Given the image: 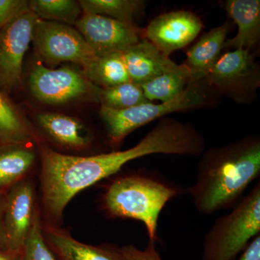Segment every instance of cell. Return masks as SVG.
Segmentation results:
<instances>
[{
	"label": "cell",
	"mask_w": 260,
	"mask_h": 260,
	"mask_svg": "<svg viewBox=\"0 0 260 260\" xmlns=\"http://www.w3.org/2000/svg\"><path fill=\"white\" fill-rule=\"evenodd\" d=\"M202 154L196 180L188 189L195 208L203 215L232 209L259 177V137L246 136Z\"/></svg>",
	"instance_id": "obj_1"
},
{
	"label": "cell",
	"mask_w": 260,
	"mask_h": 260,
	"mask_svg": "<svg viewBox=\"0 0 260 260\" xmlns=\"http://www.w3.org/2000/svg\"><path fill=\"white\" fill-rule=\"evenodd\" d=\"M39 153L41 215L43 223L54 225H59L65 208L78 192L114 175L128 162L142 156L138 145L91 156L64 155L42 145Z\"/></svg>",
	"instance_id": "obj_2"
},
{
	"label": "cell",
	"mask_w": 260,
	"mask_h": 260,
	"mask_svg": "<svg viewBox=\"0 0 260 260\" xmlns=\"http://www.w3.org/2000/svg\"><path fill=\"white\" fill-rule=\"evenodd\" d=\"M179 186L148 173L138 172L114 179L103 196L102 205L112 218L139 220L149 241L158 240V223L164 207L181 193Z\"/></svg>",
	"instance_id": "obj_3"
},
{
	"label": "cell",
	"mask_w": 260,
	"mask_h": 260,
	"mask_svg": "<svg viewBox=\"0 0 260 260\" xmlns=\"http://www.w3.org/2000/svg\"><path fill=\"white\" fill-rule=\"evenodd\" d=\"M260 234V183L230 213L214 222L204 237L202 260H236Z\"/></svg>",
	"instance_id": "obj_4"
},
{
	"label": "cell",
	"mask_w": 260,
	"mask_h": 260,
	"mask_svg": "<svg viewBox=\"0 0 260 260\" xmlns=\"http://www.w3.org/2000/svg\"><path fill=\"white\" fill-rule=\"evenodd\" d=\"M208 102V94L200 83H189L182 93L168 102L145 103L121 110L102 107L100 115L107 124L109 142L117 145L130 133L150 121L173 112L203 107Z\"/></svg>",
	"instance_id": "obj_5"
},
{
	"label": "cell",
	"mask_w": 260,
	"mask_h": 260,
	"mask_svg": "<svg viewBox=\"0 0 260 260\" xmlns=\"http://www.w3.org/2000/svg\"><path fill=\"white\" fill-rule=\"evenodd\" d=\"M32 41L38 54L49 64L71 61L82 66L95 56L80 32L66 24L38 18Z\"/></svg>",
	"instance_id": "obj_6"
},
{
	"label": "cell",
	"mask_w": 260,
	"mask_h": 260,
	"mask_svg": "<svg viewBox=\"0 0 260 260\" xmlns=\"http://www.w3.org/2000/svg\"><path fill=\"white\" fill-rule=\"evenodd\" d=\"M29 86L34 96L50 104H64L83 96L99 101L102 89L72 68L64 67L51 70L43 64L35 65L32 68Z\"/></svg>",
	"instance_id": "obj_7"
},
{
	"label": "cell",
	"mask_w": 260,
	"mask_h": 260,
	"mask_svg": "<svg viewBox=\"0 0 260 260\" xmlns=\"http://www.w3.org/2000/svg\"><path fill=\"white\" fill-rule=\"evenodd\" d=\"M38 19L30 8L0 29V89L5 91L21 81L23 61Z\"/></svg>",
	"instance_id": "obj_8"
},
{
	"label": "cell",
	"mask_w": 260,
	"mask_h": 260,
	"mask_svg": "<svg viewBox=\"0 0 260 260\" xmlns=\"http://www.w3.org/2000/svg\"><path fill=\"white\" fill-rule=\"evenodd\" d=\"M75 25L95 56L123 53L143 34L135 25L103 15L83 14Z\"/></svg>",
	"instance_id": "obj_9"
},
{
	"label": "cell",
	"mask_w": 260,
	"mask_h": 260,
	"mask_svg": "<svg viewBox=\"0 0 260 260\" xmlns=\"http://www.w3.org/2000/svg\"><path fill=\"white\" fill-rule=\"evenodd\" d=\"M37 205L35 186L30 178L12 186L6 196L4 210L7 249L23 250Z\"/></svg>",
	"instance_id": "obj_10"
},
{
	"label": "cell",
	"mask_w": 260,
	"mask_h": 260,
	"mask_svg": "<svg viewBox=\"0 0 260 260\" xmlns=\"http://www.w3.org/2000/svg\"><path fill=\"white\" fill-rule=\"evenodd\" d=\"M203 27L199 17L191 12L179 10L159 15L143 32L145 39L169 56L193 42Z\"/></svg>",
	"instance_id": "obj_11"
},
{
	"label": "cell",
	"mask_w": 260,
	"mask_h": 260,
	"mask_svg": "<svg viewBox=\"0 0 260 260\" xmlns=\"http://www.w3.org/2000/svg\"><path fill=\"white\" fill-rule=\"evenodd\" d=\"M42 232L56 260H127L119 246L112 244H84L59 225L42 221Z\"/></svg>",
	"instance_id": "obj_12"
},
{
	"label": "cell",
	"mask_w": 260,
	"mask_h": 260,
	"mask_svg": "<svg viewBox=\"0 0 260 260\" xmlns=\"http://www.w3.org/2000/svg\"><path fill=\"white\" fill-rule=\"evenodd\" d=\"M122 57L130 80L143 85L171 69L176 63L146 39L128 48Z\"/></svg>",
	"instance_id": "obj_13"
},
{
	"label": "cell",
	"mask_w": 260,
	"mask_h": 260,
	"mask_svg": "<svg viewBox=\"0 0 260 260\" xmlns=\"http://www.w3.org/2000/svg\"><path fill=\"white\" fill-rule=\"evenodd\" d=\"M254 56L250 51L238 49L218 58L204 81L222 91H234L253 76Z\"/></svg>",
	"instance_id": "obj_14"
},
{
	"label": "cell",
	"mask_w": 260,
	"mask_h": 260,
	"mask_svg": "<svg viewBox=\"0 0 260 260\" xmlns=\"http://www.w3.org/2000/svg\"><path fill=\"white\" fill-rule=\"evenodd\" d=\"M230 28L231 24L226 22L212 29L188 51L187 58L183 64L189 71V83L204 81L221 55Z\"/></svg>",
	"instance_id": "obj_15"
},
{
	"label": "cell",
	"mask_w": 260,
	"mask_h": 260,
	"mask_svg": "<svg viewBox=\"0 0 260 260\" xmlns=\"http://www.w3.org/2000/svg\"><path fill=\"white\" fill-rule=\"evenodd\" d=\"M225 8L237 24L238 31L235 37L225 42L224 47L250 51L259 40V0H229Z\"/></svg>",
	"instance_id": "obj_16"
},
{
	"label": "cell",
	"mask_w": 260,
	"mask_h": 260,
	"mask_svg": "<svg viewBox=\"0 0 260 260\" xmlns=\"http://www.w3.org/2000/svg\"><path fill=\"white\" fill-rule=\"evenodd\" d=\"M38 120L46 133L59 144L74 150H83L90 145L86 131L75 118L44 113L38 116Z\"/></svg>",
	"instance_id": "obj_17"
},
{
	"label": "cell",
	"mask_w": 260,
	"mask_h": 260,
	"mask_svg": "<svg viewBox=\"0 0 260 260\" xmlns=\"http://www.w3.org/2000/svg\"><path fill=\"white\" fill-rule=\"evenodd\" d=\"M82 67L85 78L101 88H110L131 81L124 64L122 53L94 56L84 63Z\"/></svg>",
	"instance_id": "obj_18"
},
{
	"label": "cell",
	"mask_w": 260,
	"mask_h": 260,
	"mask_svg": "<svg viewBox=\"0 0 260 260\" xmlns=\"http://www.w3.org/2000/svg\"><path fill=\"white\" fill-rule=\"evenodd\" d=\"M189 83V73L184 64L174 65L157 78L141 85L145 99L168 102L184 91Z\"/></svg>",
	"instance_id": "obj_19"
},
{
	"label": "cell",
	"mask_w": 260,
	"mask_h": 260,
	"mask_svg": "<svg viewBox=\"0 0 260 260\" xmlns=\"http://www.w3.org/2000/svg\"><path fill=\"white\" fill-rule=\"evenodd\" d=\"M36 155L25 145H19L13 150L0 154V188L13 186L28 179Z\"/></svg>",
	"instance_id": "obj_20"
},
{
	"label": "cell",
	"mask_w": 260,
	"mask_h": 260,
	"mask_svg": "<svg viewBox=\"0 0 260 260\" xmlns=\"http://www.w3.org/2000/svg\"><path fill=\"white\" fill-rule=\"evenodd\" d=\"M78 3L83 14L103 15L132 25L146 5L142 0H80Z\"/></svg>",
	"instance_id": "obj_21"
},
{
	"label": "cell",
	"mask_w": 260,
	"mask_h": 260,
	"mask_svg": "<svg viewBox=\"0 0 260 260\" xmlns=\"http://www.w3.org/2000/svg\"><path fill=\"white\" fill-rule=\"evenodd\" d=\"M35 135L4 94L0 91V140L13 145H26Z\"/></svg>",
	"instance_id": "obj_22"
},
{
	"label": "cell",
	"mask_w": 260,
	"mask_h": 260,
	"mask_svg": "<svg viewBox=\"0 0 260 260\" xmlns=\"http://www.w3.org/2000/svg\"><path fill=\"white\" fill-rule=\"evenodd\" d=\"M28 6L38 18L63 24H75L83 12L74 0H32Z\"/></svg>",
	"instance_id": "obj_23"
},
{
	"label": "cell",
	"mask_w": 260,
	"mask_h": 260,
	"mask_svg": "<svg viewBox=\"0 0 260 260\" xmlns=\"http://www.w3.org/2000/svg\"><path fill=\"white\" fill-rule=\"evenodd\" d=\"M99 102L103 107L117 110L129 109L149 102L145 99L141 85L132 81L101 89Z\"/></svg>",
	"instance_id": "obj_24"
},
{
	"label": "cell",
	"mask_w": 260,
	"mask_h": 260,
	"mask_svg": "<svg viewBox=\"0 0 260 260\" xmlns=\"http://www.w3.org/2000/svg\"><path fill=\"white\" fill-rule=\"evenodd\" d=\"M23 260H56L43 235L42 219L39 205L34 214L31 229L23 245Z\"/></svg>",
	"instance_id": "obj_25"
},
{
	"label": "cell",
	"mask_w": 260,
	"mask_h": 260,
	"mask_svg": "<svg viewBox=\"0 0 260 260\" xmlns=\"http://www.w3.org/2000/svg\"><path fill=\"white\" fill-rule=\"evenodd\" d=\"M28 8V2L24 0H0V29Z\"/></svg>",
	"instance_id": "obj_26"
},
{
	"label": "cell",
	"mask_w": 260,
	"mask_h": 260,
	"mask_svg": "<svg viewBox=\"0 0 260 260\" xmlns=\"http://www.w3.org/2000/svg\"><path fill=\"white\" fill-rule=\"evenodd\" d=\"M121 249L127 260H162L155 246V242L151 241H148L144 249H138L133 245L123 246Z\"/></svg>",
	"instance_id": "obj_27"
},
{
	"label": "cell",
	"mask_w": 260,
	"mask_h": 260,
	"mask_svg": "<svg viewBox=\"0 0 260 260\" xmlns=\"http://www.w3.org/2000/svg\"><path fill=\"white\" fill-rule=\"evenodd\" d=\"M238 260H260V234L252 239Z\"/></svg>",
	"instance_id": "obj_28"
},
{
	"label": "cell",
	"mask_w": 260,
	"mask_h": 260,
	"mask_svg": "<svg viewBox=\"0 0 260 260\" xmlns=\"http://www.w3.org/2000/svg\"><path fill=\"white\" fill-rule=\"evenodd\" d=\"M6 196L3 197L0 195V249H7L4 231V210Z\"/></svg>",
	"instance_id": "obj_29"
},
{
	"label": "cell",
	"mask_w": 260,
	"mask_h": 260,
	"mask_svg": "<svg viewBox=\"0 0 260 260\" xmlns=\"http://www.w3.org/2000/svg\"><path fill=\"white\" fill-rule=\"evenodd\" d=\"M0 260H23V250L0 249Z\"/></svg>",
	"instance_id": "obj_30"
}]
</instances>
